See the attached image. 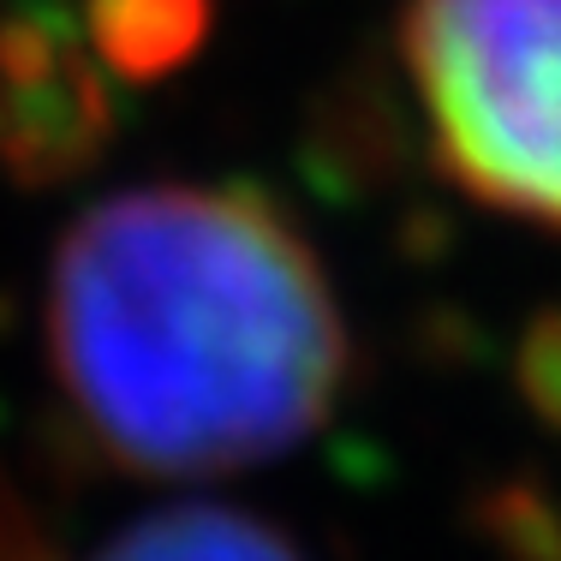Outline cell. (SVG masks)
<instances>
[{"instance_id":"1","label":"cell","mask_w":561,"mask_h":561,"mask_svg":"<svg viewBox=\"0 0 561 561\" xmlns=\"http://www.w3.org/2000/svg\"><path fill=\"white\" fill-rule=\"evenodd\" d=\"M48 358L78 431L131 472L287 454L346 382V323L305 233L239 185H138L48 270Z\"/></svg>"},{"instance_id":"3","label":"cell","mask_w":561,"mask_h":561,"mask_svg":"<svg viewBox=\"0 0 561 561\" xmlns=\"http://www.w3.org/2000/svg\"><path fill=\"white\" fill-rule=\"evenodd\" d=\"M96 561H299L287 538L233 514V507H173L150 526L126 531Z\"/></svg>"},{"instance_id":"2","label":"cell","mask_w":561,"mask_h":561,"mask_svg":"<svg viewBox=\"0 0 561 561\" xmlns=\"http://www.w3.org/2000/svg\"><path fill=\"white\" fill-rule=\"evenodd\" d=\"M400 60L436 168L561 233V0H412Z\"/></svg>"}]
</instances>
